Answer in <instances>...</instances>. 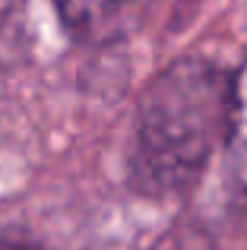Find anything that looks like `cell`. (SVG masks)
<instances>
[{
	"instance_id": "6da1fadb",
	"label": "cell",
	"mask_w": 247,
	"mask_h": 250,
	"mask_svg": "<svg viewBox=\"0 0 247 250\" xmlns=\"http://www.w3.org/2000/svg\"><path fill=\"white\" fill-rule=\"evenodd\" d=\"M228 73L206 57H181L140 95L130 177L149 196L187 190L222 143Z\"/></svg>"
},
{
	"instance_id": "7a4b0ae2",
	"label": "cell",
	"mask_w": 247,
	"mask_h": 250,
	"mask_svg": "<svg viewBox=\"0 0 247 250\" xmlns=\"http://www.w3.org/2000/svg\"><path fill=\"white\" fill-rule=\"evenodd\" d=\"M143 0H54L61 25L70 38L86 44H105L127 32Z\"/></svg>"
},
{
	"instance_id": "3957f363",
	"label": "cell",
	"mask_w": 247,
	"mask_h": 250,
	"mask_svg": "<svg viewBox=\"0 0 247 250\" xmlns=\"http://www.w3.org/2000/svg\"><path fill=\"white\" fill-rule=\"evenodd\" d=\"M222 149H225L228 181L241 193H247V57L228 76V108H225Z\"/></svg>"
},
{
	"instance_id": "277c9868",
	"label": "cell",
	"mask_w": 247,
	"mask_h": 250,
	"mask_svg": "<svg viewBox=\"0 0 247 250\" xmlns=\"http://www.w3.org/2000/svg\"><path fill=\"white\" fill-rule=\"evenodd\" d=\"M0 250H51L29 234H0Z\"/></svg>"
}]
</instances>
